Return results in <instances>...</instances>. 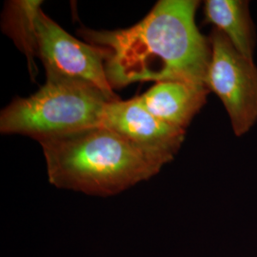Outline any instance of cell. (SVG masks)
I'll use <instances>...</instances> for the list:
<instances>
[{
	"mask_svg": "<svg viewBox=\"0 0 257 257\" xmlns=\"http://www.w3.org/2000/svg\"><path fill=\"white\" fill-rule=\"evenodd\" d=\"M209 93L205 85L165 81L156 83L138 99L156 118L186 131L206 104Z\"/></svg>",
	"mask_w": 257,
	"mask_h": 257,
	"instance_id": "cell-7",
	"label": "cell"
},
{
	"mask_svg": "<svg viewBox=\"0 0 257 257\" xmlns=\"http://www.w3.org/2000/svg\"><path fill=\"white\" fill-rule=\"evenodd\" d=\"M49 181L94 196L122 193L159 173L168 162L103 126L39 143Z\"/></svg>",
	"mask_w": 257,
	"mask_h": 257,
	"instance_id": "cell-2",
	"label": "cell"
},
{
	"mask_svg": "<svg viewBox=\"0 0 257 257\" xmlns=\"http://www.w3.org/2000/svg\"><path fill=\"white\" fill-rule=\"evenodd\" d=\"M41 4L42 1L37 0L12 1L5 11L4 30L29 60L37 55L36 23Z\"/></svg>",
	"mask_w": 257,
	"mask_h": 257,
	"instance_id": "cell-9",
	"label": "cell"
},
{
	"mask_svg": "<svg viewBox=\"0 0 257 257\" xmlns=\"http://www.w3.org/2000/svg\"><path fill=\"white\" fill-rule=\"evenodd\" d=\"M205 22L230 40L237 52L253 60L255 32L249 16L248 2L244 0H207L204 4Z\"/></svg>",
	"mask_w": 257,
	"mask_h": 257,
	"instance_id": "cell-8",
	"label": "cell"
},
{
	"mask_svg": "<svg viewBox=\"0 0 257 257\" xmlns=\"http://www.w3.org/2000/svg\"><path fill=\"white\" fill-rule=\"evenodd\" d=\"M101 126L167 162L173 160L186 136L185 130L173 127L154 116L138 96L126 101L117 99L108 103Z\"/></svg>",
	"mask_w": 257,
	"mask_h": 257,
	"instance_id": "cell-6",
	"label": "cell"
},
{
	"mask_svg": "<svg viewBox=\"0 0 257 257\" xmlns=\"http://www.w3.org/2000/svg\"><path fill=\"white\" fill-rule=\"evenodd\" d=\"M209 39L211 56L206 85L223 103L235 136L242 137L257 121V68L217 29Z\"/></svg>",
	"mask_w": 257,
	"mask_h": 257,
	"instance_id": "cell-4",
	"label": "cell"
},
{
	"mask_svg": "<svg viewBox=\"0 0 257 257\" xmlns=\"http://www.w3.org/2000/svg\"><path fill=\"white\" fill-rule=\"evenodd\" d=\"M36 31L37 55L44 65L47 79L87 83L111 99H119L108 81L102 48L73 37L42 10L37 15Z\"/></svg>",
	"mask_w": 257,
	"mask_h": 257,
	"instance_id": "cell-5",
	"label": "cell"
},
{
	"mask_svg": "<svg viewBox=\"0 0 257 257\" xmlns=\"http://www.w3.org/2000/svg\"><path fill=\"white\" fill-rule=\"evenodd\" d=\"M196 0H160L138 24L115 31L82 28L80 36L106 54L105 72L112 89L145 81L206 85L210 39L195 24Z\"/></svg>",
	"mask_w": 257,
	"mask_h": 257,
	"instance_id": "cell-1",
	"label": "cell"
},
{
	"mask_svg": "<svg viewBox=\"0 0 257 257\" xmlns=\"http://www.w3.org/2000/svg\"><path fill=\"white\" fill-rule=\"evenodd\" d=\"M111 101L90 84L47 79L36 93L16 98L1 111L0 132L30 137L40 143L101 126L105 108Z\"/></svg>",
	"mask_w": 257,
	"mask_h": 257,
	"instance_id": "cell-3",
	"label": "cell"
}]
</instances>
